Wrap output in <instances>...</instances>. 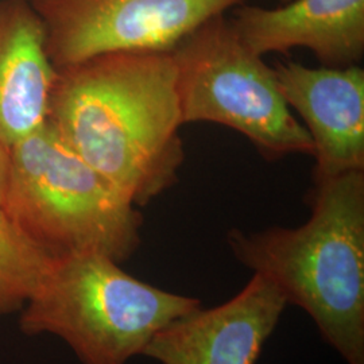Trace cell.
<instances>
[{"label": "cell", "instance_id": "1", "mask_svg": "<svg viewBox=\"0 0 364 364\" xmlns=\"http://www.w3.org/2000/svg\"><path fill=\"white\" fill-rule=\"evenodd\" d=\"M49 122L135 207L178 180L183 124L170 52L109 53L57 69Z\"/></svg>", "mask_w": 364, "mask_h": 364}, {"label": "cell", "instance_id": "2", "mask_svg": "<svg viewBox=\"0 0 364 364\" xmlns=\"http://www.w3.org/2000/svg\"><path fill=\"white\" fill-rule=\"evenodd\" d=\"M294 228L227 234L232 255L312 317L347 364H364V170L313 181Z\"/></svg>", "mask_w": 364, "mask_h": 364}, {"label": "cell", "instance_id": "3", "mask_svg": "<svg viewBox=\"0 0 364 364\" xmlns=\"http://www.w3.org/2000/svg\"><path fill=\"white\" fill-rule=\"evenodd\" d=\"M1 207L54 257L93 252L122 263L141 245L138 207L78 156L49 119L11 146Z\"/></svg>", "mask_w": 364, "mask_h": 364}, {"label": "cell", "instance_id": "4", "mask_svg": "<svg viewBox=\"0 0 364 364\" xmlns=\"http://www.w3.org/2000/svg\"><path fill=\"white\" fill-rule=\"evenodd\" d=\"M117 260L84 252L57 257L25 305L21 328L53 333L84 364H126L144 355L162 328L201 306V301L153 287Z\"/></svg>", "mask_w": 364, "mask_h": 364}, {"label": "cell", "instance_id": "5", "mask_svg": "<svg viewBox=\"0 0 364 364\" xmlns=\"http://www.w3.org/2000/svg\"><path fill=\"white\" fill-rule=\"evenodd\" d=\"M182 124L215 123L247 138L269 159L312 156L311 136L279 91L274 68L219 15L173 50Z\"/></svg>", "mask_w": 364, "mask_h": 364}, {"label": "cell", "instance_id": "6", "mask_svg": "<svg viewBox=\"0 0 364 364\" xmlns=\"http://www.w3.org/2000/svg\"><path fill=\"white\" fill-rule=\"evenodd\" d=\"M55 69L109 53L171 52L247 0H30Z\"/></svg>", "mask_w": 364, "mask_h": 364}, {"label": "cell", "instance_id": "7", "mask_svg": "<svg viewBox=\"0 0 364 364\" xmlns=\"http://www.w3.org/2000/svg\"><path fill=\"white\" fill-rule=\"evenodd\" d=\"M287 306L270 281L252 274L232 299L200 306L156 332L144 356L159 364H255Z\"/></svg>", "mask_w": 364, "mask_h": 364}, {"label": "cell", "instance_id": "8", "mask_svg": "<svg viewBox=\"0 0 364 364\" xmlns=\"http://www.w3.org/2000/svg\"><path fill=\"white\" fill-rule=\"evenodd\" d=\"M279 91L302 119L313 144V181L364 170V70L302 65L274 68Z\"/></svg>", "mask_w": 364, "mask_h": 364}, {"label": "cell", "instance_id": "9", "mask_svg": "<svg viewBox=\"0 0 364 364\" xmlns=\"http://www.w3.org/2000/svg\"><path fill=\"white\" fill-rule=\"evenodd\" d=\"M237 36L252 52L306 49L320 65H359L364 57V0H291L279 7L235 9Z\"/></svg>", "mask_w": 364, "mask_h": 364}, {"label": "cell", "instance_id": "10", "mask_svg": "<svg viewBox=\"0 0 364 364\" xmlns=\"http://www.w3.org/2000/svg\"><path fill=\"white\" fill-rule=\"evenodd\" d=\"M57 69L30 0H0V141L14 146L49 119Z\"/></svg>", "mask_w": 364, "mask_h": 364}, {"label": "cell", "instance_id": "11", "mask_svg": "<svg viewBox=\"0 0 364 364\" xmlns=\"http://www.w3.org/2000/svg\"><path fill=\"white\" fill-rule=\"evenodd\" d=\"M55 258L0 205V316L26 305L52 270Z\"/></svg>", "mask_w": 364, "mask_h": 364}, {"label": "cell", "instance_id": "12", "mask_svg": "<svg viewBox=\"0 0 364 364\" xmlns=\"http://www.w3.org/2000/svg\"><path fill=\"white\" fill-rule=\"evenodd\" d=\"M10 153H11V147L0 141V205L3 203L6 188H7L9 170H10Z\"/></svg>", "mask_w": 364, "mask_h": 364}, {"label": "cell", "instance_id": "13", "mask_svg": "<svg viewBox=\"0 0 364 364\" xmlns=\"http://www.w3.org/2000/svg\"><path fill=\"white\" fill-rule=\"evenodd\" d=\"M279 4H285V3H289V1H291V0H277Z\"/></svg>", "mask_w": 364, "mask_h": 364}]
</instances>
